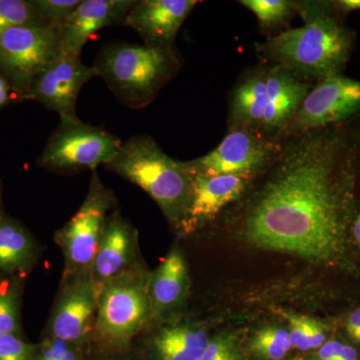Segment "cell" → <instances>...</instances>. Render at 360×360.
<instances>
[{
	"label": "cell",
	"instance_id": "cell-1",
	"mask_svg": "<svg viewBox=\"0 0 360 360\" xmlns=\"http://www.w3.org/2000/svg\"><path fill=\"white\" fill-rule=\"evenodd\" d=\"M359 172L360 131L345 122L286 137L274 162L222 212L225 229L248 248L355 274Z\"/></svg>",
	"mask_w": 360,
	"mask_h": 360
},
{
	"label": "cell",
	"instance_id": "cell-2",
	"mask_svg": "<svg viewBox=\"0 0 360 360\" xmlns=\"http://www.w3.org/2000/svg\"><path fill=\"white\" fill-rule=\"evenodd\" d=\"M328 2H295L304 25L258 45V52L302 82L341 75L354 45V32Z\"/></svg>",
	"mask_w": 360,
	"mask_h": 360
},
{
	"label": "cell",
	"instance_id": "cell-3",
	"mask_svg": "<svg viewBox=\"0 0 360 360\" xmlns=\"http://www.w3.org/2000/svg\"><path fill=\"white\" fill-rule=\"evenodd\" d=\"M105 167L146 191L176 231L193 195V179L184 163L168 156L153 137L142 134L122 142Z\"/></svg>",
	"mask_w": 360,
	"mask_h": 360
},
{
	"label": "cell",
	"instance_id": "cell-4",
	"mask_svg": "<svg viewBox=\"0 0 360 360\" xmlns=\"http://www.w3.org/2000/svg\"><path fill=\"white\" fill-rule=\"evenodd\" d=\"M180 68L174 49L111 42L97 53L94 68L117 101L131 110L146 108Z\"/></svg>",
	"mask_w": 360,
	"mask_h": 360
},
{
	"label": "cell",
	"instance_id": "cell-5",
	"mask_svg": "<svg viewBox=\"0 0 360 360\" xmlns=\"http://www.w3.org/2000/svg\"><path fill=\"white\" fill-rule=\"evenodd\" d=\"M148 274L142 264L112 279L97 295L91 349L123 352L151 319Z\"/></svg>",
	"mask_w": 360,
	"mask_h": 360
},
{
	"label": "cell",
	"instance_id": "cell-6",
	"mask_svg": "<svg viewBox=\"0 0 360 360\" xmlns=\"http://www.w3.org/2000/svg\"><path fill=\"white\" fill-rule=\"evenodd\" d=\"M61 53L60 30L54 26H18L0 32V73L11 82L15 101H25L35 75Z\"/></svg>",
	"mask_w": 360,
	"mask_h": 360
},
{
	"label": "cell",
	"instance_id": "cell-7",
	"mask_svg": "<svg viewBox=\"0 0 360 360\" xmlns=\"http://www.w3.org/2000/svg\"><path fill=\"white\" fill-rule=\"evenodd\" d=\"M122 141L101 127L82 120L59 123L37 160V165L60 174H72L90 169L113 160Z\"/></svg>",
	"mask_w": 360,
	"mask_h": 360
},
{
	"label": "cell",
	"instance_id": "cell-8",
	"mask_svg": "<svg viewBox=\"0 0 360 360\" xmlns=\"http://www.w3.org/2000/svg\"><path fill=\"white\" fill-rule=\"evenodd\" d=\"M115 205L110 189L92 172L89 193L77 212L56 234V241L65 257L63 276L90 272L103 238L108 212Z\"/></svg>",
	"mask_w": 360,
	"mask_h": 360
},
{
	"label": "cell",
	"instance_id": "cell-9",
	"mask_svg": "<svg viewBox=\"0 0 360 360\" xmlns=\"http://www.w3.org/2000/svg\"><path fill=\"white\" fill-rule=\"evenodd\" d=\"M283 142L250 130L233 129L219 146L184 167L191 176L221 174H262L281 153Z\"/></svg>",
	"mask_w": 360,
	"mask_h": 360
},
{
	"label": "cell",
	"instance_id": "cell-10",
	"mask_svg": "<svg viewBox=\"0 0 360 360\" xmlns=\"http://www.w3.org/2000/svg\"><path fill=\"white\" fill-rule=\"evenodd\" d=\"M360 112V82L338 75L311 89L283 134L286 137L340 124Z\"/></svg>",
	"mask_w": 360,
	"mask_h": 360
},
{
	"label": "cell",
	"instance_id": "cell-11",
	"mask_svg": "<svg viewBox=\"0 0 360 360\" xmlns=\"http://www.w3.org/2000/svg\"><path fill=\"white\" fill-rule=\"evenodd\" d=\"M46 335L91 350L97 292L90 272L63 276Z\"/></svg>",
	"mask_w": 360,
	"mask_h": 360
},
{
	"label": "cell",
	"instance_id": "cell-12",
	"mask_svg": "<svg viewBox=\"0 0 360 360\" xmlns=\"http://www.w3.org/2000/svg\"><path fill=\"white\" fill-rule=\"evenodd\" d=\"M96 77L92 66L85 65L80 56L61 53L33 78L25 101H37L60 117V123L79 122L77 113L78 94Z\"/></svg>",
	"mask_w": 360,
	"mask_h": 360
},
{
	"label": "cell",
	"instance_id": "cell-13",
	"mask_svg": "<svg viewBox=\"0 0 360 360\" xmlns=\"http://www.w3.org/2000/svg\"><path fill=\"white\" fill-rule=\"evenodd\" d=\"M193 195L188 210L176 231L191 236L208 226L225 210L243 198L251 182L257 176L251 174H221L191 176Z\"/></svg>",
	"mask_w": 360,
	"mask_h": 360
},
{
	"label": "cell",
	"instance_id": "cell-14",
	"mask_svg": "<svg viewBox=\"0 0 360 360\" xmlns=\"http://www.w3.org/2000/svg\"><path fill=\"white\" fill-rule=\"evenodd\" d=\"M198 4V0H139L123 25L132 28L148 46L172 49L180 27Z\"/></svg>",
	"mask_w": 360,
	"mask_h": 360
},
{
	"label": "cell",
	"instance_id": "cell-15",
	"mask_svg": "<svg viewBox=\"0 0 360 360\" xmlns=\"http://www.w3.org/2000/svg\"><path fill=\"white\" fill-rule=\"evenodd\" d=\"M141 262L137 259V231L118 210L108 214L90 277L97 295L106 283Z\"/></svg>",
	"mask_w": 360,
	"mask_h": 360
},
{
	"label": "cell",
	"instance_id": "cell-16",
	"mask_svg": "<svg viewBox=\"0 0 360 360\" xmlns=\"http://www.w3.org/2000/svg\"><path fill=\"white\" fill-rule=\"evenodd\" d=\"M149 331L132 347L141 360H200L212 333L195 321L167 322Z\"/></svg>",
	"mask_w": 360,
	"mask_h": 360
},
{
	"label": "cell",
	"instance_id": "cell-17",
	"mask_svg": "<svg viewBox=\"0 0 360 360\" xmlns=\"http://www.w3.org/2000/svg\"><path fill=\"white\" fill-rule=\"evenodd\" d=\"M136 0H82L60 28L61 51L80 56L87 40L108 26L123 25Z\"/></svg>",
	"mask_w": 360,
	"mask_h": 360
},
{
	"label": "cell",
	"instance_id": "cell-18",
	"mask_svg": "<svg viewBox=\"0 0 360 360\" xmlns=\"http://www.w3.org/2000/svg\"><path fill=\"white\" fill-rule=\"evenodd\" d=\"M191 286L186 257L176 243L163 262L148 274L151 319L158 322L167 321L168 317L184 307L191 292Z\"/></svg>",
	"mask_w": 360,
	"mask_h": 360
},
{
	"label": "cell",
	"instance_id": "cell-19",
	"mask_svg": "<svg viewBox=\"0 0 360 360\" xmlns=\"http://www.w3.org/2000/svg\"><path fill=\"white\" fill-rule=\"evenodd\" d=\"M311 85L278 65L266 68V108L259 134L276 139L283 134Z\"/></svg>",
	"mask_w": 360,
	"mask_h": 360
},
{
	"label": "cell",
	"instance_id": "cell-20",
	"mask_svg": "<svg viewBox=\"0 0 360 360\" xmlns=\"http://www.w3.org/2000/svg\"><path fill=\"white\" fill-rule=\"evenodd\" d=\"M266 108V68L251 71L232 92L229 129L259 134Z\"/></svg>",
	"mask_w": 360,
	"mask_h": 360
},
{
	"label": "cell",
	"instance_id": "cell-21",
	"mask_svg": "<svg viewBox=\"0 0 360 360\" xmlns=\"http://www.w3.org/2000/svg\"><path fill=\"white\" fill-rule=\"evenodd\" d=\"M39 253L37 241L20 222L7 215L0 219V271L25 274L37 262Z\"/></svg>",
	"mask_w": 360,
	"mask_h": 360
},
{
	"label": "cell",
	"instance_id": "cell-22",
	"mask_svg": "<svg viewBox=\"0 0 360 360\" xmlns=\"http://www.w3.org/2000/svg\"><path fill=\"white\" fill-rule=\"evenodd\" d=\"M245 352L248 360H285L293 352L286 328L265 324L246 335Z\"/></svg>",
	"mask_w": 360,
	"mask_h": 360
},
{
	"label": "cell",
	"instance_id": "cell-23",
	"mask_svg": "<svg viewBox=\"0 0 360 360\" xmlns=\"http://www.w3.org/2000/svg\"><path fill=\"white\" fill-rule=\"evenodd\" d=\"M245 328H226L212 333L200 360H248Z\"/></svg>",
	"mask_w": 360,
	"mask_h": 360
},
{
	"label": "cell",
	"instance_id": "cell-24",
	"mask_svg": "<svg viewBox=\"0 0 360 360\" xmlns=\"http://www.w3.org/2000/svg\"><path fill=\"white\" fill-rule=\"evenodd\" d=\"M45 25L30 0H0V32L18 26Z\"/></svg>",
	"mask_w": 360,
	"mask_h": 360
},
{
	"label": "cell",
	"instance_id": "cell-25",
	"mask_svg": "<svg viewBox=\"0 0 360 360\" xmlns=\"http://www.w3.org/2000/svg\"><path fill=\"white\" fill-rule=\"evenodd\" d=\"M240 4L255 13L264 27L281 25L295 11V2L288 0H241Z\"/></svg>",
	"mask_w": 360,
	"mask_h": 360
},
{
	"label": "cell",
	"instance_id": "cell-26",
	"mask_svg": "<svg viewBox=\"0 0 360 360\" xmlns=\"http://www.w3.org/2000/svg\"><path fill=\"white\" fill-rule=\"evenodd\" d=\"M90 350L46 335L37 343L33 360H89Z\"/></svg>",
	"mask_w": 360,
	"mask_h": 360
},
{
	"label": "cell",
	"instance_id": "cell-27",
	"mask_svg": "<svg viewBox=\"0 0 360 360\" xmlns=\"http://www.w3.org/2000/svg\"><path fill=\"white\" fill-rule=\"evenodd\" d=\"M20 284L0 288V335H20Z\"/></svg>",
	"mask_w": 360,
	"mask_h": 360
},
{
	"label": "cell",
	"instance_id": "cell-28",
	"mask_svg": "<svg viewBox=\"0 0 360 360\" xmlns=\"http://www.w3.org/2000/svg\"><path fill=\"white\" fill-rule=\"evenodd\" d=\"M47 25L60 30L82 0H30Z\"/></svg>",
	"mask_w": 360,
	"mask_h": 360
},
{
	"label": "cell",
	"instance_id": "cell-29",
	"mask_svg": "<svg viewBox=\"0 0 360 360\" xmlns=\"http://www.w3.org/2000/svg\"><path fill=\"white\" fill-rule=\"evenodd\" d=\"M281 316L288 321V335L293 352L307 355L311 352L309 333V317L295 312L279 310Z\"/></svg>",
	"mask_w": 360,
	"mask_h": 360
},
{
	"label": "cell",
	"instance_id": "cell-30",
	"mask_svg": "<svg viewBox=\"0 0 360 360\" xmlns=\"http://www.w3.org/2000/svg\"><path fill=\"white\" fill-rule=\"evenodd\" d=\"M35 348L20 335H0V360H33Z\"/></svg>",
	"mask_w": 360,
	"mask_h": 360
},
{
	"label": "cell",
	"instance_id": "cell-31",
	"mask_svg": "<svg viewBox=\"0 0 360 360\" xmlns=\"http://www.w3.org/2000/svg\"><path fill=\"white\" fill-rule=\"evenodd\" d=\"M345 331L352 345L360 347V307L352 310L347 315Z\"/></svg>",
	"mask_w": 360,
	"mask_h": 360
},
{
	"label": "cell",
	"instance_id": "cell-32",
	"mask_svg": "<svg viewBox=\"0 0 360 360\" xmlns=\"http://www.w3.org/2000/svg\"><path fill=\"white\" fill-rule=\"evenodd\" d=\"M89 360H141L139 354L131 348L127 352H110L90 350Z\"/></svg>",
	"mask_w": 360,
	"mask_h": 360
},
{
	"label": "cell",
	"instance_id": "cell-33",
	"mask_svg": "<svg viewBox=\"0 0 360 360\" xmlns=\"http://www.w3.org/2000/svg\"><path fill=\"white\" fill-rule=\"evenodd\" d=\"M11 101H15L11 82L0 73V110L6 108Z\"/></svg>",
	"mask_w": 360,
	"mask_h": 360
},
{
	"label": "cell",
	"instance_id": "cell-34",
	"mask_svg": "<svg viewBox=\"0 0 360 360\" xmlns=\"http://www.w3.org/2000/svg\"><path fill=\"white\" fill-rule=\"evenodd\" d=\"M335 360H360L359 349L352 343H342Z\"/></svg>",
	"mask_w": 360,
	"mask_h": 360
},
{
	"label": "cell",
	"instance_id": "cell-35",
	"mask_svg": "<svg viewBox=\"0 0 360 360\" xmlns=\"http://www.w3.org/2000/svg\"><path fill=\"white\" fill-rule=\"evenodd\" d=\"M335 7L341 13H350V11L360 9V0H340L335 2Z\"/></svg>",
	"mask_w": 360,
	"mask_h": 360
},
{
	"label": "cell",
	"instance_id": "cell-36",
	"mask_svg": "<svg viewBox=\"0 0 360 360\" xmlns=\"http://www.w3.org/2000/svg\"><path fill=\"white\" fill-rule=\"evenodd\" d=\"M352 236H354L355 245L360 250V207L356 217H355L354 229H352Z\"/></svg>",
	"mask_w": 360,
	"mask_h": 360
},
{
	"label": "cell",
	"instance_id": "cell-37",
	"mask_svg": "<svg viewBox=\"0 0 360 360\" xmlns=\"http://www.w3.org/2000/svg\"><path fill=\"white\" fill-rule=\"evenodd\" d=\"M4 206H2V184L1 180H0V219L4 217Z\"/></svg>",
	"mask_w": 360,
	"mask_h": 360
},
{
	"label": "cell",
	"instance_id": "cell-38",
	"mask_svg": "<svg viewBox=\"0 0 360 360\" xmlns=\"http://www.w3.org/2000/svg\"><path fill=\"white\" fill-rule=\"evenodd\" d=\"M285 360H309V359H307V357H305L304 355H303V356H295V357L290 356V357H288V359H285Z\"/></svg>",
	"mask_w": 360,
	"mask_h": 360
}]
</instances>
